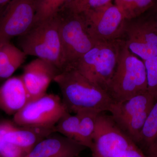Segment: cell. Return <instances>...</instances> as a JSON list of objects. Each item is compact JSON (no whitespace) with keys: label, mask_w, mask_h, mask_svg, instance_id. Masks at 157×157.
Listing matches in <instances>:
<instances>
[{"label":"cell","mask_w":157,"mask_h":157,"mask_svg":"<svg viewBox=\"0 0 157 157\" xmlns=\"http://www.w3.org/2000/svg\"><path fill=\"white\" fill-rule=\"evenodd\" d=\"M103 113L97 119L91 157H113L120 150L135 143L119 128L111 115Z\"/></svg>","instance_id":"obj_10"},{"label":"cell","mask_w":157,"mask_h":157,"mask_svg":"<svg viewBox=\"0 0 157 157\" xmlns=\"http://www.w3.org/2000/svg\"><path fill=\"white\" fill-rule=\"evenodd\" d=\"M156 100L148 91L121 102H114L109 112L124 133L138 143L140 132Z\"/></svg>","instance_id":"obj_6"},{"label":"cell","mask_w":157,"mask_h":157,"mask_svg":"<svg viewBox=\"0 0 157 157\" xmlns=\"http://www.w3.org/2000/svg\"><path fill=\"white\" fill-rule=\"evenodd\" d=\"M82 13L90 35L96 42L120 39L124 33L126 20L117 6L111 2Z\"/></svg>","instance_id":"obj_8"},{"label":"cell","mask_w":157,"mask_h":157,"mask_svg":"<svg viewBox=\"0 0 157 157\" xmlns=\"http://www.w3.org/2000/svg\"><path fill=\"white\" fill-rule=\"evenodd\" d=\"M26 56L10 42H0V78L11 77L25 61Z\"/></svg>","instance_id":"obj_16"},{"label":"cell","mask_w":157,"mask_h":157,"mask_svg":"<svg viewBox=\"0 0 157 157\" xmlns=\"http://www.w3.org/2000/svg\"><path fill=\"white\" fill-rule=\"evenodd\" d=\"M155 0H115V5L126 20L136 18L154 4Z\"/></svg>","instance_id":"obj_19"},{"label":"cell","mask_w":157,"mask_h":157,"mask_svg":"<svg viewBox=\"0 0 157 157\" xmlns=\"http://www.w3.org/2000/svg\"><path fill=\"white\" fill-rule=\"evenodd\" d=\"M147 91L144 62L129 50L124 41L107 92L114 102H121Z\"/></svg>","instance_id":"obj_4"},{"label":"cell","mask_w":157,"mask_h":157,"mask_svg":"<svg viewBox=\"0 0 157 157\" xmlns=\"http://www.w3.org/2000/svg\"><path fill=\"white\" fill-rule=\"evenodd\" d=\"M54 81L59 88L62 101L70 113L88 109L109 111L114 103L108 92L89 81L75 68L59 73Z\"/></svg>","instance_id":"obj_1"},{"label":"cell","mask_w":157,"mask_h":157,"mask_svg":"<svg viewBox=\"0 0 157 157\" xmlns=\"http://www.w3.org/2000/svg\"><path fill=\"white\" fill-rule=\"evenodd\" d=\"M67 112L60 97L46 93L29 101L13 115V122L20 126L51 128Z\"/></svg>","instance_id":"obj_7"},{"label":"cell","mask_w":157,"mask_h":157,"mask_svg":"<svg viewBox=\"0 0 157 157\" xmlns=\"http://www.w3.org/2000/svg\"><path fill=\"white\" fill-rule=\"evenodd\" d=\"M72 0H37L34 25L54 17Z\"/></svg>","instance_id":"obj_20"},{"label":"cell","mask_w":157,"mask_h":157,"mask_svg":"<svg viewBox=\"0 0 157 157\" xmlns=\"http://www.w3.org/2000/svg\"><path fill=\"white\" fill-rule=\"evenodd\" d=\"M86 148L76 140L54 132L23 157H78Z\"/></svg>","instance_id":"obj_13"},{"label":"cell","mask_w":157,"mask_h":157,"mask_svg":"<svg viewBox=\"0 0 157 157\" xmlns=\"http://www.w3.org/2000/svg\"><path fill=\"white\" fill-rule=\"evenodd\" d=\"M65 7L68 10L67 14H63L60 12L59 14L60 34L66 70L73 67L77 61L91 49L97 42L90 35L83 14L74 12Z\"/></svg>","instance_id":"obj_5"},{"label":"cell","mask_w":157,"mask_h":157,"mask_svg":"<svg viewBox=\"0 0 157 157\" xmlns=\"http://www.w3.org/2000/svg\"><path fill=\"white\" fill-rule=\"evenodd\" d=\"M157 140V100L147 116L140 132L137 145L140 149L143 147L145 151Z\"/></svg>","instance_id":"obj_18"},{"label":"cell","mask_w":157,"mask_h":157,"mask_svg":"<svg viewBox=\"0 0 157 157\" xmlns=\"http://www.w3.org/2000/svg\"><path fill=\"white\" fill-rule=\"evenodd\" d=\"M144 153L147 157H157V140L147 149Z\"/></svg>","instance_id":"obj_26"},{"label":"cell","mask_w":157,"mask_h":157,"mask_svg":"<svg viewBox=\"0 0 157 157\" xmlns=\"http://www.w3.org/2000/svg\"><path fill=\"white\" fill-rule=\"evenodd\" d=\"M30 101L21 76L10 77L0 86V109L14 115Z\"/></svg>","instance_id":"obj_15"},{"label":"cell","mask_w":157,"mask_h":157,"mask_svg":"<svg viewBox=\"0 0 157 157\" xmlns=\"http://www.w3.org/2000/svg\"><path fill=\"white\" fill-rule=\"evenodd\" d=\"M78 113L71 115L69 112L64 114L54 126L55 132L75 140L79 125Z\"/></svg>","instance_id":"obj_21"},{"label":"cell","mask_w":157,"mask_h":157,"mask_svg":"<svg viewBox=\"0 0 157 157\" xmlns=\"http://www.w3.org/2000/svg\"><path fill=\"white\" fill-rule=\"evenodd\" d=\"M112 0H72L66 7L71 11L82 13L105 6Z\"/></svg>","instance_id":"obj_23"},{"label":"cell","mask_w":157,"mask_h":157,"mask_svg":"<svg viewBox=\"0 0 157 157\" xmlns=\"http://www.w3.org/2000/svg\"><path fill=\"white\" fill-rule=\"evenodd\" d=\"M79 117L78 132L75 140L90 149L95 130L97 119L101 113L93 109H84L76 113Z\"/></svg>","instance_id":"obj_17"},{"label":"cell","mask_w":157,"mask_h":157,"mask_svg":"<svg viewBox=\"0 0 157 157\" xmlns=\"http://www.w3.org/2000/svg\"><path fill=\"white\" fill-rule=\"evenodd\" d=\"M26 153L4 139L0 124V157H23Z\"/></svg>","instance_id":"obj_24"},{"label":"cell","mask_w":157,"mask_h":157,"mask_svg":"<svg viewBox=\"0 0 157 157\" xmlns=\"http://www.w3.org/2000/svg\"><path fill=\"white\" fill-rule=\"evenodd\" d=\"M59 14L34 25L19 37L21 50L27 56L51 63L59 71L66 69L64 53L60 34Z\"/></svg>","instance_id":"obj_2"},{"label":"cell","mask_w":157,"mask_h":157,"mask_svg":"<svg viewBox=\"0 0 157 157\" xmlns=\"http://www.w3.org/2000/svg\"><path fill=\"white\" fill-rule=\"evenodd\" d=\"M113 157H147L144 152L136 144L120 150Z\"/></svg>","instance_id":"obj_25"},{"label":"cell","mask_w":157,"mask_h":157,"mask_svg":"<svg viewBox=\"0 0 157 157\" xmlns=\"http://www.w3.org/2000/svg\"><path fill=\"white\" fill-rule=\"evenodd\" d=\"M124 43L121 39L97 42L73 67L89 81L107 91Z\"/></svg>","instance_id":"obj_3"},{"label":"cell","mask_w":157,"mask_h":157,"mask_svg":"<svg viewBox=\"0 0 157 157\" xmlns=\"http://www.w3.org/2000/svg\"><path fill=\"white\" fill-rule=\"evenodd\" d=\"M59 73L52 64L41 59L37 58L25 65L21 76L30 101L46 94L51 82Z\"/></svg>","instance_id":"obj_12"},{"label":"cell","mask_w":157,"mask_h":157,"mask_svg":"<svg viewBox=\"0 0 157 157\" xmlns=\"http://www.w3.org/2000/svg\"><path fill=\"white\" fill-rule=\"evenodd\" d=\"M154 23H155V25L156 27L157 28V21H156V22H155Z\"/></svg>","instance_id":"obj_28"},{"label":"cell","mask_w":157,"mask_h":157,"mask_svg":"<svg viewBox=\"0 0 157 157\" xmlns=\"http://www.w3.org/2000/svg\"><path fill=\"white\" fill-rule=\"evenodd\" d=\"M12 0H0V16L6 6Z\"/></svg>","instance_id":"obj_27"},{"label":"cell","mask_w":157,"mask_h":157,"mask_svg":"<svg viewBox=\"0 0 157 157\" xmlns=\"http://www.w3.org/2000/svg\"><path fill=\"white\" fill-rule=\"evenodd\" d=\"M146 68L147 91L157 100V56L143 61Z\"/></svg>","instance_id":"obj_22"},{"label":"cell","mask_w":157,"mask_h":157,"mask_svg":"<svg viewBox=\"0 0 157 157\" xmlns=\"http://www.w3.org/2000/svg\"><path fill=\"white\" fill-rule=\"evenodd\" d=\"M126 45L132 53L143 61L157 56V28L154 22H137L127 24Z\"/></svg>","instance_id":"obj_11"},{"label":"cell","mask_w":157,"mask_h":157,"mask_svg":"<svg viewBox=\"0 0 157 157\" xmlns=\"http://www.w3.org/2000/svg\"><path fill=\"white\" fill-rule=\"evenodd\" d=\"M4 139L24 151L26 155L45 137L55 132L54 127L20 126L8 121L0 122Z\"/></svg>","instance_id":"obj_14"},{"label":"cell","mask_w":157,"mask_h":157,"mask_svg":"<svg viewBox=\"0 0 157 157\" xmlns=\"http://www.w3.org/2000/svg\"><path fill=\"white\" fill-rule=\"evenodd\" d=\"M37 0H12L0 16V42L25 34L34 25Z\"/></svg>","instance_id":"obj_9"}]
</instances>
